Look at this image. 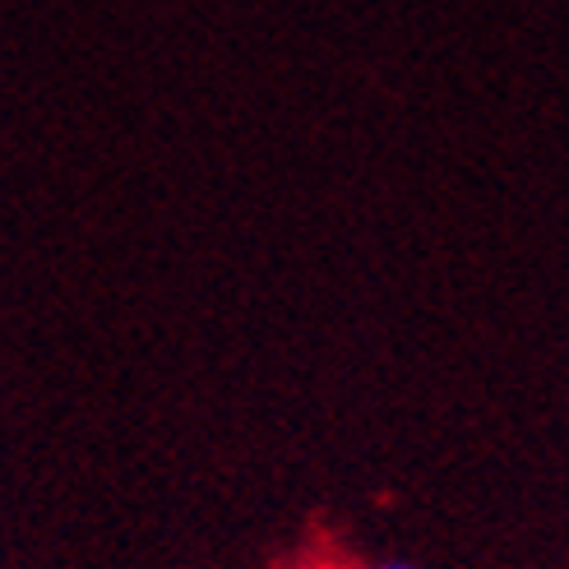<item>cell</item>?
I'll list each match as a JSON object with an SVG mask.
<instances>
[{
	"mask_svg": "<svg viewBox=\"0 0 569 569\" xmlns=\"http://www.w3.org/2000/svg\"><path fill=\"white\" fill-rule=\"evenodd\" d=\"M376 569H408V565H376Z\"/></svg>",
	"mask_w": 569,
	"mask_h": 569,
	"instance_id": "1",
	"label": "cell"
}]
</instances>
